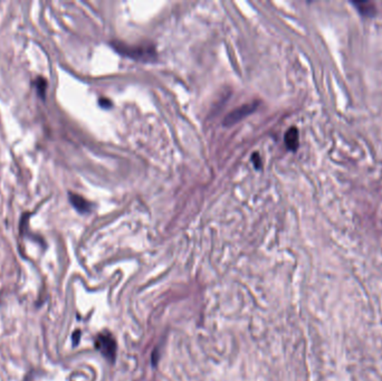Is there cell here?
Wrapping results in <instances>:
<instances>
[{
  "instance_id": "6da1fadb",
  "label": "cell",
  "mask_w": 382,
  "mask_h": 381,
  "mask_svg": "<svg viewBox=\"0 0 382 381\" xmlns=\"http://www.w3.org/2000/svg\"><path fill=\"white\" fill-rule=\"evenodd\" d=\"M111 45L121 55L130 57L132 60L150 62L155 61L157 56L156 49L151 46H141V45L132 46V45L121 43V41H113Z\"/></svg>"
},
{
  "instance_id": "7a4b0ae2",
  "label": "cell",
  "mask_w": 382,
  "mask_h": 381,
  "mask_svg": "<svg viewBox=\"0 0 382 381\" xmlns=\"http://www.w3.org/2000/svg\"><path fill=\"white\" fill-rule=\"evenodd\" d=\"M257 105H258V102H252V103H248V104L242 105L234 111H231L230 113L225 118V120H223V126L226 127L234 126L235 123L239 122L240 120H243L244 118H246L247 115L253 113V112L256 110Z\"/></svg>"
},
{
  "instance_id": "3957f363",
  "label": "cell",
  "mask_w": 382,
  "mask_h": 381,
  "mask_svg": "<svg viewBox=\"0 0 382 381\" xmlns=\"http://www.w3.org/2000/svg\"><path fill=\"white\" fill-rule=\"evenodd\" d=\"M95 347H96V349H98L99 352H101L106 359H114L116 346L111 334H98L96 340H95Z\"/></svg>"
},
{
  "instance_id": "277c9868",
  "label": "cell",
  "mask_w": 382,
  "mask_h": 381,
  "mask_svg": "<svg viewBox=\"0 0 382 381\" xmlns=\"http://www.w3.org/2000/svg\"><path fill=\"white\" fill-rule=\"evenodd\" d=\"M68 199L70 204L73 205L74 208H75L78 213L87 214L92 210V204H91L89 200H86L84 197L80 196V194L69 192Z\"/></svg>"
},
{
  "instance_id": "5b68a950",
  "label": "cell",
  "mask_w": 382,
  "mask_h": 381,
  "mask_svg": "<svg viewBox=\"0 0 382 381\" xmlns=\"http://www.w3.org/2000/svg\"><path fill=\"white\" fill-rule=\"evenodd\" d=\"M284 141H285V146L290 151H296L298 148V130L295 127H289V129L286 131L285 136H284Z\"/></svg>"
},
{
  "instance_id": "8992f818",
  "label": "cell",
  "mask_w": 382,
  "mask_h": 381,
  "mask_svg": "<svg viewBox=\"0 0 382 381\" xmlns=\"http://www.w3.org/2000/svg\"><path fill=\"white\" fill-rule=\"evenodd\" d=\"M356 9L362 16L367 17H373L377 14V8L375 3L370 1H352Z\"/></svg>"
},
{
  "instance_id": "52a82bcc",
  "label": "cell",
  "mask_w": 382,
  "mask_h": 381,
  "mask_svg": "<svg viewBox=\"0 0 382 381\" xmlns=\"http://www.w3.org/2000/svg\"><path fill=\"white\" fill-rule=\"evenodd\" d=\"M34 85L36 89V93L41 100H45L46 97V91H47V81L46 78L38 76L34 80Z\"/></svg>"
},
{
  "instance_id": "ba28073f",
  "label": "cell",
  "mask_w": 382,
  "mask_h": 381,
  "mask_svg": "<svg viewBox=\"0 0 382 381\" xmlns=\"http://www.w3.org/2000/svg\"><path fill=\"white\" fill-rule=\"evenodd\" d=\"M98 104L101 105V106L103 107V109H110V107L112 106V102L107 100V98L103 97V98H99Z\"/></svg>"
},
{
  "instance_id": "9c48e42d",
  "label": "cell",
  "mask_w": 382,
  "mask_h": 381,
  "mask_svg": "<svg viewBox=\"0 0 382 381\" xmlns=\"http://www.w3.org/2000/svg\"><path fill=\"white\" fill-rule=\"evenodd\" d=\"M252 160H253V162H254L255 167H256L257 169H259V168L261 167V163H260V157H259L258 153L255 152L254 155H253V157H252Z\"/></svg>"
},
{
  "instance_id": "30bf717a",
  "label": "cell",
  "mask_w": 382,
  "mask_h": 381,
  "mask_svg": "<svg viewBox=\"0 0 382 381\" xmlns=\"http://www.w3.org/2000/svg\"><path fill=\"white\" fill-rule=\"evenodd\" d=\"M80 334H81L80 331H76V332H74V334H73V343H74V346L77 345L78 339H80Z\"/></svg>"
}]
</instances>
